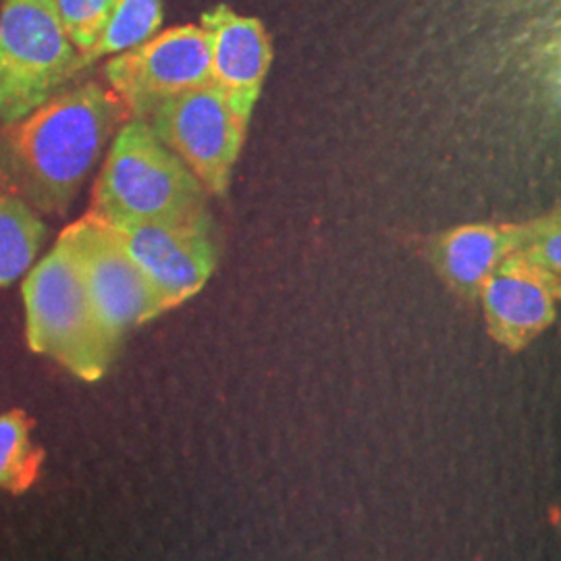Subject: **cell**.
<instances>
[{
	"mask_svg": "<svg viewBox=\"0 0 561 561\" xmlns=\"http://www.w3.org/2000/svg\"><path fill=\"white\" fill-rule=\"evenodd\" d=\"M42 451L30 439V421L21 410L0 416V489L15 495L38 481Z\"/></svg>",
	"mask_w": 561,
	"mask_h": 561,
	"instance_id": "14",
	"label": "cell"
},
{
	"mask_svg": "<svg viewBox=\"0 0 561 561\" xmlns=\"http://www.w3.org/2000/svg\"><path fill=\"white\" fill-rule=\"evenodd\" d=\"M83 69L48 0H4L0 13V123H18Z\"/></svg>",
	"mask_w": 561,
	"mask_h": 561,
	"instance_id": "4",
	"label": "cell"
},
{
	"mask_svg": "<svg viewBox=\"0 0 561 561\" xmlns=\"http://www.w3.org/2000/svg\"><path fill=\"white\" fill-rule=\"evenodd\" d=\"M146 121L152 134L201 181L206 194H227L250 119L217 85L206 83L164 101Z\"/></svg>",
	"mask_w": 561,
	"mask_h": 561,
	"instance_id": "5",
	"label": "cell"
},
{
	"mask_svg": "<svg viewBox=\"0 0 561 561\" xmlns=\"http://www.w3.org/2000/svg\"><path fill=\"white\" fill-rule=\"evenodd\" d=\"M46 240L44 222L25 202L0 194V287L25 275Z\"/></svg>",
	"mask_w": 561,
	"mask_h": 561,
	"instance_id": "12",
	"label": "cell"
},
{
	"mask_svg": "<svg viewBox=\"0 0 561 561\" xmlns=\"http://www.w3.org/2000/svg\"><path fill=\"white\" fill-rule=\"evenodd\" d=\"M125 115L113 90L90 81L11 123L7 154L30 201L42 210H62Z\"/></svg>",
	"mask_w": 561,
	"mask_h": 561,
	"instance_id": "1",
	"label": "cell"
},
{
	"mask_svg": "<svg viewBox=\"0 0 561 561\" xmlns=\"http://www.w3.org/2000/svg\"><path fill=\"white\" fill-rule=\"evenodd\" d=\"M526 236L528 221L460 225L431 241L428 259L449 289L479 300L482 285L505 259L520 252Z\"/></svg>",
	"mask_w": 561,
	"mask_h": 561,
	"instance_id": "11",
	"label": "cell"
},
{
	"mask_svg": "<svg viewBox=\"0 0 561 561\" xmlns=\"http://www.w3.org/2000/svg\"><path fill=\"white\" fill-rule=\"evenodd\" d=\"M92 213L111 225L187 221L206 213V190L148 121L131 119L102 164Z\"/></svg>",
	"mask_w": 561,
	"mask_h": 561,
	"instance_id": "2",
	"label": "cell"
},
{
	"mask_svg": "<svg viewBox=\"0 0 561 561\" xmlns=\"http://www.w3.org/2000/svg\"><path fill=\"white\" fill-rule=\"evenodd\" d=\"M104 78L134 119L159 104L210 83L208 36L201 25H178L115 55Z\"/></svg>",
	"mask_w": 561,
	"mask_h": 561,
	"instance_id": "7",
	"label": "cell"
},
{
	"mask_svg": "<svg viewBox=\"0 0 561 561\" xmlns=\"http://www.w3.org/2000/svg\"><path fill=\"white\" fill-rule=\"evenodd\" d=\"M111 227L154 287L164 312L194 298L217 268L219 248L208 213L187 221Z\"/></svg>",
	"mask_w": 561,
	"mask_h": 561,
	"instance_id": "8",
	"label": "cell"
},
{
	"mask_svg": "<svg viewBox=\"0 0 561 561\" xmlns=\"http://www.w3.org/2000/svg\"><path fill=\"white\" fill-rule=\"evenodd\" d=\"M25 335L44 354L83 381H99L117 354L88 296L69 248L57 241L23 280Z\"/></svg>",
	"mask_w": 561,
	"mask_h": 561,
	"instance_id": "3",
	"label": "cell"
},
{
	"mask_svg": "<svg viewBox=\"0 0 561 561\" xmlns=\"http://www.w3.org/2000/svg\"><path fill=\"white\" fill-rule=\"evenodd\" d=\"M560 289L561 277L522 252L505 259L479 294L491 337L512 352L524 350L556 322Z\"/></svg>",
	"mask_w": 561,
	"mask_h": 561,
	"instance_id": "9",
	"label": "cell"
},
{
	"mask_svg": "<svg viewBox=\"0 0 561 561\" xmlns=\"http://www.w3.org/2000/svg\"><path fill=\"white\" fill-rule=\"evenodd\" d=\"M201 27L208 36L210 83L252 119L273 62V44L262 21L217 4L202 15Z\"/></svg>",
	"mask_w": 561,
	"mask_h": 561,
	"instance_id": "10",
	"label": "cell"
},
{
	"mask_svg": "<svg viewBox=\"0 0 561 561\" xmlns=\"http://www.w3.org/2000/svg\"><path fill=\"white\" fill-rule=\"evenodd\" d=\"M522 254L542 271L561 277V215L553 210L545 217L528 221V236Z\"/></svg>",
	"mask_w": 561,
	"mask_h": 561,
	"instance_id": "16",
	"label": "cell"
},
{
	"mask_svg": "<svg viewBox=\"0 0 561 561\" xmlns=\"http://www.w3.org/2000/svg\"><path fill=\"white\" fill-rule=\"evenodd\" d=\"M161 25L162 0H115L99 38L81 60L88 67L102 57H115L150 41Z\"/></svg>",
	"mask_w": 561,
	"mask_h": 561,
	"instance_id": "13",
	"label": "cell"
},
{
	"mask_svg": "<svg viewBox=\"0 0 561 561\" xmlns=\"http://www.w3.org/2000/svg\"><path fill=\"white\" fill-rule=\"evenodd\" d=\"M59 240L69 248L102 329L117 347L127 331L164 312L150 280L115 229L99 215L90 210L69 225Z\"/></svg>",
	"mask_w": 561,
	"mask_h": 561,
	"instance_id": "6",
	"label": "cell"
},
{
	"mask_svg": "<svg viewBox=\"0 0 561 561\" xmlns=\"http://www.w3.org/2000/svg\"><path fill=\"white\" fill-rule=\"evenodd\" d=\"M81 57L99 38L115 0H48ZM85 67V65H83Z\"/></svg>",
	"mask_w": 561,
	"mask_h": 561,
	"instance_id": "15",
	"label": "cell"
}]
</instances>
